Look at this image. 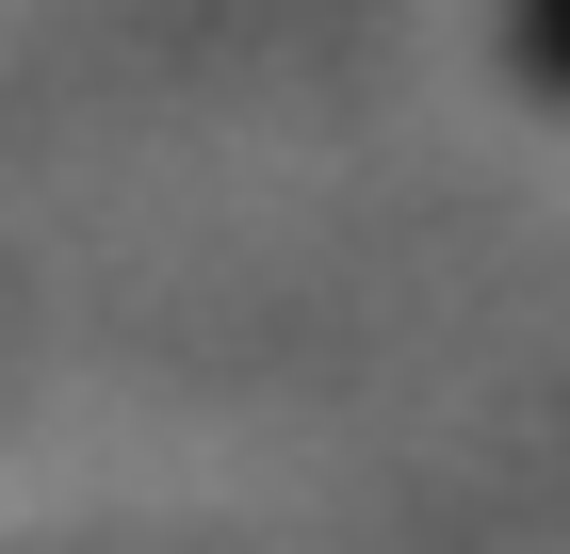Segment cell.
<instances>
[{"mask_svg":"<svg viewBox=\"0 0 570 554\" xmlns=\"http://www.w3.org/2000/svg\"><path fill=\"white\" fill-rule=\"evenodd\" d=\"M522 49H538V66L570 82V0H522Z\"/></svg>","mask_w":570,"mask_h":554,"instance_id":"1","label":"cell"}]
</instances>
